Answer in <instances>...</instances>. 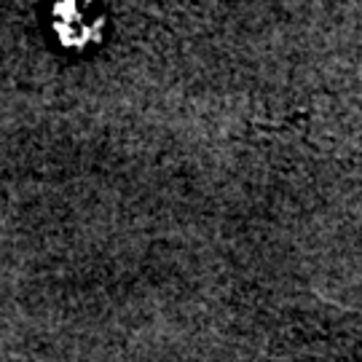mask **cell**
I'll return each mask as SVG.
<instances>
[{
  "mask_svg": "<svg viewBox=\"0 0 362 362\" xmlns=\"http://www.w3.org/2000/svg\"><path fill=\"white\" fill-rule=\"evenodd\" d=\"M54 30L59 40L70 49H83L100 38L103 13L97 11V0H59L54 6Z\"/></svg>",
  "mask_w": 362,
  "mask_h": 362,
  "instance_id": "cell-1",
  "label": "cell"
}]
</instances>
